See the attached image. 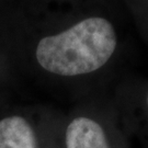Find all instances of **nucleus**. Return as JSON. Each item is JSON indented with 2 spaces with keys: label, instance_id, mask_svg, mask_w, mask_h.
Here are the masks:
<instances>
[{
  "label": "nucleus",
  "instance_id": "nucleus-2",
  "mask_svg": "<svg viewBox=\"0 0 148 148\" xmlns=\"http://www.w3.org/2000/svg\"><path fill=\"white\" fill-rule=\"evenodd\" d=\"M66 148H110L106 133L95 121L77 117L66 131Z\"/></svg>",
  "mask_w": 148,
  "mask_h": 148
},
{
  "label": "nucleus",
  "instance_id": "nucleus-1",
  "mask_svg": "<svg viewBox=\"0 0 148 148\" xmlns=\"http://www.w3.org/2000/svg\"><path fill=\"white\" fill-rule=\"evenodd\" d=\"M112 24L100 16L88 18L56 35L42 38L36 47L38 64L58 76H79L101 68L116 47Z\"/></svg>",
  "mask_w": 148,
  "mask_h": 148
},
{
  "label": "nucleus",
  "instance_id": "nucleus-3",
  "mask_svg": "<svg viewBox=\"0 0 148 148\" xmlns=\"http://www.w3.org/2000/svg\"><path fill=\"white\" fill-rule=\"evenodd\" d=\"M0 148H37L35 134L25 119L14 115L0 121Z\"/></svg>",
  "mask_w": 148,
  "mask_h": 148
},
{
  "label": "nucleus",
  "instance_id": "nucleus-4",
  "mask_svg": "<svg viewBox=\"0 0 148 148\" xmlns=\"http://www.w3.org/2000/svg\"><path fill=\"white\" fill-rule=\"evenodd\" d=\"M147 103H148V95H147Z\"/></svg>",
  "mask_w": 148,
  "mask_h": 148
}]
</instances>
